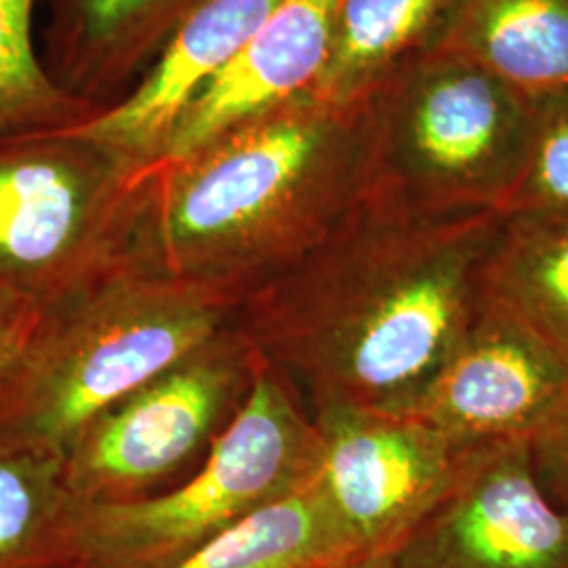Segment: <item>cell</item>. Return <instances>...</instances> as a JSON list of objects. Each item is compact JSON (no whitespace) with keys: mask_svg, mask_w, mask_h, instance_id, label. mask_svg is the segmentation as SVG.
Returning <instances> with one entry per match:
<instances>
[{"mask_svg":"<svg viewBox=\"0 0 568 568\" xmlns=\"http://www.w3.org/2000/svg\"><path fill=\"white\" fill-rule=\"evenodd\" d=\"M152 171L74 126L0 138V288L42 314L131 264Z\"/></svg>","mask_w":568,"mask_h":568,"instance_id":"8992f818","label":"cell"},{"mask_svg":"<svg viewBox=\"0 0 568 568\" xmlns=\"http://www.w3.org/2000/svg\"><path fill=\"white\" fill-rule=\"evenodd\" d=\"M527 450L537 483L568 511V389L528 432Z\"/></svg>","mask_w":568,"mask_h":568,"instance_id":"44dd1931","label":"cell"},{"mask_svg":"<svg viewBox=\"0 0 568 568\" xmlns=\"http://www.w3.org/2000/svg\"><path fill=\"white\" fill-rule=\"evenodd\" d=\"M567 389V363L485 293L410 413L483 447L527 438Z\"/></svg>","mask_w":568,"mask_h":568,"instance_id":"30bf717a","label":"cell"},{"mask_svg":"<svg viewBox=\"0 0 568 568\" xmlns=\"http://www.w3.org/2000/svg\"><path fill=\"white\" fill-rule=\"evenodd\" d=\"M339 0H281L224 72L175 124L163 163H175L236 124L312 91L325 68Z\"/></svg>","mask_w":568,"mask_h":568,"instance_id":"7c38bea8","label":"cell"},{"mask_svg":"<svg viewBox=\"0 0 568 568\" xmlns=\"http://www.w3.org/2000/svg\"><path fill=\"white\" fill-rule=\"evenodd\" d=\"M281 0H203L121 102L74 126L124 159L156 169L185 108L239 55Z\"/></svg>","mask_w":568,"mask_h":568,"instance_id":"8fae6325","label":"cell"},{"mask_svg":"<svg viewBox=\"0 0 568 568\" xmlns=\"http://www.w3.org/2000/svg\"><path fill=\"white\" fill-rule=\"evenodd\" d=\"M203 0H39V41L53 81L110 108L138 84L164 42Z\"/></svg>","mask_w":568,"mask_h":568,"instance_id":"4fadbf2b","label":"cell"},{"mask_svg":"<svg viewBox=\"0 0 568 568\" xmlns=\"http://www.w3.org/2000/svg\"><path fill=\"white\" fill-rule=\"evenodd\" d=\"M363 103L373 192L427 213H501L527 156V95L427 47Z\"/></svg>","mask_w":568,"mask_h":568,"instance_id":"277c9868","label":"cell"},{"mask_svg":"<svg viewBox=\"0 0 568 568\" xmlns=\"http://www.w3.org/2000/svg\"><path fill=\"white\" fill-rule=\"evenodd\" d=\"M37 18L39 0H0V138L79 126L105 110L47 72Z\"/></svg>","mask_w":568,"mask_h":568,"instance_id":"d6986e66","label":"cell"},{"mask_svg":"<svg viewBox=\"0 0 568 568\" xmlns=\"http://www.w3.org/2000/svg\"><path fill=\"white\" fill-rule=\"evenodd\" d=\"M316 448L304 400L257 358L243 400L192 476L131 501H77L74 560L87 568L175 567L255 509L305 485Z\"/></svg>","mask_w":568,"mask_h":568,"instance_id":"5b68a950","label":"cell"},{"mask_svg":"<svg viewBox=\"0 0 568 568\" xmlns=\"http://www.w3.org/2000/svg\"><path fill=\"white\" fill-rule=\"evenodd\" d=\"M453 0H339L333 41L312 95L356 105L403 61L436 41Z\"/></svg>","mask_w":568,"mask_h":568,"instance_id":"9a60e30c","label":"cell"},{"mask_svg":"<svg viewBox=\"0 0 568 568\" xmlns=\"http://www.w3.org/2000/svg\"><path fill=\"white\" fill-rule=\"evenodd\" d=\"M74 509L61 457L0 445V568L74 565Z\"/></svg>","mask_w":568,"mask_h":568,"instance_id":"ac0fdd59","label":"cell"},{"mask_svg":"<svg viewBox=\"0 0 568 568\" xmlns=\"http://www.w3.org/2000/svg\"><path fill=\"white\" fill-rule=\"evenodd\" d=\"M532 102L527 156L501 215H568V91Z\"/></svg>","mask_w":568,"mask_h":568,"instance_id":"ffe728a7","label":"cell"},{"mask_svg":"<svg viewBox=\"0 0 568 568\" xmlns=\"http://www.w3.org/2000/svg\"><path fill=\"white\" fill-rule=\"evenodd\" d=\"M396 568H568V511L537 483L527 438L478 447L392 556Z\"/></svg>","mask_w":568,"mask_h":568,"instance_id":"9c48e42d","label":"cell"},{"mask_svg":"<svg viewBox=\"0 0 568 568\" xmlns=\"http://www.w3.org/2000/svg\"><path fill=\"white\" fill-rule=\"evenodd\" d=\"M363 560L312 478L171 568H339Z\"/></svg>","mask_w":568,"mask_h":568,"instance_id":"e0dca14e","label":"cell"},{"mask_svg":"<svg viewBox=\"0 0 568 568\" xmlns=\"http://www.w3.org/2000/svg\"><path fill=\"white\" fill-rule=\"evenodd\" d=\"M257 356L234 325L169 366L84 427L63 455V483L79 504L150 495L239 406Z\"/></svg>","mask_w":568,"mask_h":568,"instance_id":"52a82bcc","label":"cell"},{"mask_svg":"<svg viewBox=\"0 0 568 568\" xmlns=\"http://www.w3.org/2000/svg\"><path fill=\"white\" fill-rule=\"evenodd\" d=\"M429 47L455 53L528 100L568 91V0H453Z\"/></svg>","mask_w":568,"mask_h":568,"instance_id":"5bb4252c","label":"cell"},{"mask_svg":"<svg viewBox=\"0 0 568 568\" xmlns=\"http://www.w3.org/2000/svg\"><path fill=\"white\" fill-rule=\"evenodd\" d=\"M227 291L126 264L42 312L0 389V445L61 457L84 427L232 325Z\"/></svg>","mask_w":568,"mask_h":568,"instance_id":"3957f363","label":"cell"},{"mask_svg":"<svg viewBox=\"0 0 568 568\" xmlns=\"http://www.w3.org/2000/svg\"><path fill=\"white\" fill-rule=\"evenodd\" d=\"M339 568H396L392 556H379V558H363L356 562H349Z\"/></svg>","mask_w":568,"mask_h":568,"instance_id":"603a6c76","label":"cell"},{"mask_svg":"<svg viewBox=\"0 0 568 568\" xmlns=\"http://www.w3.org/2000/svg\"><path fill=\"white\" fill-rule=\"evenodd\" d=\"M41 314L0 288V389L20 361Z\"/></svg>","mask_w":568,"mask_h":568,"instance_id":"7402d4cb","label":"cell"},{"mask_svg":"<svg viewBox=\"0 0 568 568\" xmlns=\"http://www.w3.org/2000/svg\"><path fill=\"white\" fill-rule=\"evenodd\" d=\"M485 293L568 365V215H504Z\"/></svg>","mask_w":568,"mask_h":568,"instance_id":"2e32d148","label":"cell"},{"mask_svg":"<svg viewBox=\"0 0 568 568\" xmlns=\"http://www.w3.org/2000/svg\"><path fill=\"white\" fill-rule=\"evenodd\" d=\"M501 220L417 211L371 190L325 243L248 293L232 325L310 415L410 413L485 300Z\"/></svg>","mask_w":568,"mask_h":568,"instance_id":"6da1fadb","label":"cell"},{"mask_svg":"<svg viewBox=\"0 0 568 568\" xmlns=\"http://www.w3.org/2000/svg\"><path fill=\"white\" fill-rule=\"evenodd\" d=\"M312 422V483L361 558L394 556L478 448L413 413L328 406Z\"/></svg>","mask_w":568,"mask_h":568,"instance_id":"ba28073f","label":"cell"},{"mask_svg":"<svg viewBox=\"0 0 568 568\" xmlns=\"http://www.w3.org/2000/svg\"><path fill=\"white\" fill-rule=\"evenodd\" d=\"M371 190L365 103L307 91L159 164L131 264L243 302L325 243Z\"/></svg>","mask_w":568,"mask_h":568,"instance_id":"7a4b0ae2","label":"cell"},{"mask_svg":"<svg viewBox=\"0 0 568 568\" xmlns=\"http://www.w3.org/2000/svg\"><path fill=\"white\" fill-rule=\"evenodd\" d=\"M65 568H87V567H84V565H82V562H74V565H70V567H65Z\"/></svg>","mask_w":568,"mask_h":568,"instance_id":"cb8c5ba5","label":"cell"}]
</instances>
